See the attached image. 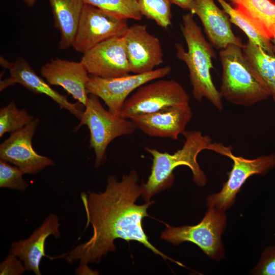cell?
Instances as JSON below:
<instances>
[{
	"label": "cell",
	"instance_id": "cell-1",
	"mask_svg": "<svg viewBox=\"0 0 275 275\" xmlns=\"http://www.w3.org/2000/svg\"><path fill=\"white\" fill-rule=\"evenodd\" d=\"M137 172L124 175L121 181L115 176H109L103 192H82L80 198L87 217V228L92 226L93 234L84 243L61 255L69 263L79 264L98 263L102 257L116 249L114 241L120 238L128 242L136 241L154 254L184 266L167 256L149 241L143 227L142 221L149 216L147 210L154 203L148 201L142 205L135 203L142 196V184H139Z\"/></svg>",
	"mask_w": 275,
	"mask_h": 275
},
{
	"label": "cell",
	"instance_id": "cell-2",
	"mask_svg": "<svg viewBox=\"0 0 275 275\" xmlns=\"http://www.w3.org/2000/svg\"><path fill=\"white\" fill-rule=\"evenodd\" d=\"M183 135L185 138L183 147L173 154L145 148L152 156L151 174L147 182L142 184V196L146 202L156 194L172 186L174 181L173 171L180 166H187L190 169L196 184L204 186L207 179L197 161L198 154L203 150H209L227 156L232 151L231 147L212 143L208 135H203L200 131L185 130Z\"/></svg>",
	"mask_w": 275,
	"mask_h": 275
},
{
	"label": "cell",
	"instance_id": "cell-3",
	"mask_svg": "<svg viewBox=\"0 0 275 275\" xmlns=\"http://www.w3.org/2000/svg\"><path fill=\"white\" fill-rule=\"evenodd\" d=\"M180 28L187 50L182 44L176 43V56L188 68L194 98L200 102L205 98L218 111L222 110V97L212 81L210 73L213 67L212 59L215 58L212 46L205 38L191 13L183 16Z\"/></svg>",
	"mask_w": 275,
	"mask_h": 275
},
{
	"label": "cell",
	"instance_id": "cell-4",
	"mask_svg": "<svg viewBox=\"0 0 275 275\" xmlns=\"http://www.w3.org/2000/svg\"><path fill=\"white\" fill-rule=\"evenodd\" d=\"M222 66L220 94L227 101L252 106L271 94L239 45L229 44L219 53Z\"/></svg>",
	"mask_w": 275,
	"mask_h": 275
},
{
	"label": "cell",
	"instance_id": "cell-5",
	"mask_svg": "<svg viewBox=\"0 0 275 275\" xmlns=\"http://www.w3.org/2000/svg\"><path fill=\"white\" fill-rule=\"evenodd\" d=\"M78 125H86L90 131V146L95 153V168L100 167L106 159V151L115 139L134 133L136 127L130 119H126L105 109L99 98L89 94Z\"/></svg>",
	"mask_w": 275,
	"mask_h": 275
},
{
	"label": "cell",
	"instance_id": "cell-6",
	"mask_svg": "<svg viewBox=\"0 0 275 275\" xmlns=\"http://www.w3.org/2000/svg\"><path fill=\"white\" fill-rule=\"evenodd\" d=\"M202 221L194 226L173 227L165 224L161 239L177 245L185 242L197 245L208 257L216 261L225 257L222 235L227 225L224 211L208 206Z\"/></svg>",
	"mask_w": 275,
	"mask_h": 275
},
{
	"label": "cell",
	"instance_id": "cell-7",
	"mask_svg": "<svg viewBox=\"0 0 275 275\" xmlns=\"http://www.w3.org/2000/svg\"><path fill=\"white\" fill-rule=\"evenodd\" d=\"M189 97L174 80H158L145 84L125 102L120 116L126 119L150 114L165 107L189 103Z\"/></svg>",
	"mask_w": 275,
	"mask_h": 275
},
{
	"label": "cell",
	"instance_id": "cell-8",
	"mask_svg": "<svg viewBox=\"0 0 275 275\" xmlns=\"http://www.w3.org/2000/svg\"><path fill=\"white\" fill-rule=\"evenodd\" d=\"M171 71V67L166 66L147 73L113 78L90 75L87 91L88 94L101 98L111 113L120 116L127 97L132 91L151 81L164 77Z\"/></svg>",
	"mask_w": 275,
	"mask_h": 275
},
{
	"label": "cell",
	"instance_id": "cell-9",
	"mask_svg": "<svg viewBox=\"0 0 275 275\" xmlns=\"http://www.w3.org/2000/svg\"><path fill=\"white\" fill-rule=\"evenodd\" d=\"M128 28L127 19L85 4L72 47L83 54L103 41L123 36Z\"/></svg>",
	"mask_w": 275,
	"mask_h": 275
},
{
	"label": "cell",
	"instance_id": "cell-10",
	"mask_svg": "<svg viewBox=\"0 0 275 275\" xmlns=\"http://www.w3.org/2000/svg\"><path fill=\"white\" fill-rule=\"evenodd\" d=\"M227 157L233 162L228 174V180L219 192L206 198L207 206H212L224 212L234 204L237 193L250 177L264 175L275 168L274 153L248 159L235 156L231 152Z\"/></svg>",
	"mask_w": 275,
	"mask_h": 275
},
{
	"label": "cell",
	"instance_id": "cell-11",
	"mask_svg": "<svg viewBox=\"0 0 275 275\" xmlns=\"http://www.w3.org/2000/svg\"><path fill=\"white\" fill-rule=\"evenodd\" d=\"M40 120L36 118L22 129L11 133L0 144V159L19 168L24 174L35 175L46 167L54 166L51 158L37 153L32 139Z\"/></svg>",
	"mask_w": 275,
	"mask_h": 275
},
{
	"label": "cell",
	"instance_id": "cell-12",
	"mask_svg": "<svg viewBox=\"0 0 275 275\" xmlns=\"http://www.w3.org/2000/svg\"><path fill=\"white\" fill-rule=\"evenodd\" d=\"M80 61L90 75L103 78L120 77L131 72L123 36L102 41L83 54Z\"/></svg>",
	"mask_w": 275,
	"mask_h": 275
},
{
	"label": "cell",
	"instance_id": "cell-13",
	"mask_svg": "<svg viewBox=\"0 0 275 275\" xmlns=\"http://www.w3.org/2000/svg\"><path fill=\"white\" fill-rule=\"evenodd\" d=\"M1 67L9 70L10 76L0 82L2 91L13 85L18 84L35 94H45L51 98L60 107L65 109L80 120L83 111L77 103L70 102L66 95H62L51 88L50 85L39 76L29 63L22 57L10 62L0 57Z\"/></svg>",
	"mask_w": 275,
	"mask_h": 275
},
{
	"label": "cell",
	"instance_id": "cell-14",
	"mask_svg": "<svg viewBox=\"0 0 275 275\" xmlns=\"http://www.w3.org/2000/svg\"><path fill=\"white\" fill-rule=\"evenodd\" d=\"M123 37L131 72L147 73L163 63L160 41L148 31L147 25L134 24L128 26Z\"/></svg>",
	"mask_w": 275,
	"mask_h": 275
},
{
	"label": "cell",
	"instance_id": "cell-15",
	"mask_svg": "<svg viewBox=\"0 0 275 275\" xmlns=\"http://www.w3.org/2000/svg\"><path fill=\"white\" fill-rule=\"evenodd\" d=\"M193 117L189 103L172 105L130 119L144 133L175 140L183 134Z\"/></svg>",
	"mask_w": 275,
	"mask_h": 275
},
{
	"label": "cell",
	"instance_id": "cell-16",
	"mask_svg": "<svg viewBox=\"0 0 275 275\" xmlns=\"http://www.w3.org/2000/svg\"><path fill=\"white\" fill-rule=\"evenodd\" d=\"M40 73L48 84L62 87L85 106L89 95L86 87L90 74L81 61L52 59L41 67Z\"/></svg>",
	"mask_w": 275,
	"mask_h": 275
},
{
	"label": "cell",
	"instance_id": "cell-17",
	"mask_svg": "<svg viewBox=\"0 0 275 275\" xmlns=\"http://www.w3.org/2000/svg\"><path fill=\"white\" fill-rule=\"evenodd\" d=\"M189 10L200 19L211 43L218 49L229 44L242 48L244 44L233 32L229 17L215 5L214 0H192Z\"/></svg>",
	"mask_w": 275,
	"mask_h": 275
},
{
	"label": "cell",
	"instance_id": "cell-18",
	"mask_svg": "<svg viewBox=\"0 0 275 275\" xmlns=\"http://www.w3.org/2000/svg\"><path fill=\"white\" fill-rule=\"evenodd\" d=\"M60 226L58 216L50 214L29 238L14 242L9 254L19 258L23 262L26 270L32 271L36 275H41V260L43 257H48L45 253V241L50 235L56 238L60 236Z\"/></svg>",
	"mask_w": 275,
	"mask_h": 275
},
{
	"label": "cell",
	"instance_id": "cell-19",
	"mask_svg": "<svg viewBox=\"0 0 275 275\" xmlns=\"http://www.w3.org/2000/svg\"><path fill=\"white\" fill-rule=\"evenodd\" d=\"M54 26L59 30V48L66 49L72 45L84 6L82 0H48Z\"/></svg>",
	"mask_w": 275,
	"mask_h": 275
},
{
	"label": "cell",
	"instance_id": "cell-20",
	"mask_svg": "<svg viewBox=\"0 0 275 275\" xmlns=\"http://www.w3.org/2000/svg\"><path fill=\"white\" fill-rule=\"evenodd\" d=\"M265 38L275 37L274 0H229Z\"/></svg>",
	"mask_w": 275,
	"mask_h": 275
},
{
	"label": "cell",
	"instance_id": "cell-21",
	"mask_svg": "<svg viewBox=\"0 0 275 275\" xmlns=\"http://www.w3.org/2000/svg\"><path fill=\"white\" fill-rule=\"evenodd\" d=\"M243 52L268 89L275 102V56L270 54L248 39Z\"/></svg>",
	"mask_w": 275,
	"mask_h": 275
},
{
	"label": "cell",
	"instance_id": "cell-22",
	"mask_svg": "<svg viewBox=\"0 0 275 275\" xmlns=\"http://www.w3.org/2000/svg\"><path fill=\"white\" fill-rule=\"evenodd\" d=\"M223 10L228 14L231 22L238 26L248 37V39L270 54H274V49L270 40L264 37L246 17L241 14L225 0H217Z\"/></svg>",
	"mask_w": 275,
	"mask_h": 275
},
{
	"label": "cell",
	"instance_id": "cell-23",
	"mask_svg": "<svg viewBox=\"0 0 275 275\" xmlns=\"http://www.w3.org/2000/svg\"><path fill=\"white\" fill-rule=\"evenodd\" d=\"M116 17L141 20L143 18L137 0H82Z\"/></svg>",
	"mask_w": 275,
	"mask_h": 275
},
{
	"label": "cell",
	"instance_id": "cell-24",
	"mask_svg": "<svg viewBox=\"0 0 275 275\" xmlns=\"http://www.w3.org/2000/svg\"><path fill=\"white\" fill-rule=\"evenodd\" d=\"M34 119L25 109H18L15 102L11 101L0 109V137L22 129Z\"/></svg>",
	"mask_w": 275,
	"mask_h": 275
},
{
	"label": "cell",
	"instance_id": "cell-25",
	"mask_svg": "<svg viewBox=\"0 0 275 275\" xmlns=\"http://www.w3.org/2000/svg\"><path fill=\"white\" fill-rule=\"evenodd\" d=\"M140 12L148 19L154 21L163 29L172 24L171 5L170 0H137Z\"/></svg>",
	"mask_w": 275,
	"mask_h": 275
},
{
	"label": "cell",
	"instance_id": "cell-26",
	"mask_svg": "<svg viewBox=\"0 0 275 275\" xmlns=\"http://www.w3.org/2000/svg\"><path fill=\"white\" fill-rule=\"evenodd\" d=\"M24 173L18 167L0 159V187L24 192L28 183L23 178Z\"/></svg>",
	"mask_w": 275,
	"mask_h": 275
},
{
	"label": "cell",
	"instance_id": "cell-27",
	"mask_svg": "<svg viewBox=\"0 0 275 275\" xmlns=\"http://www.w3.org/2000/svg\"><path fill=\"white\" fill-rule=\"evenodd\" d=\"M251 273L255 275H275V245L266 248L260 259L252 269Z\"/></svg>",
	"mask_w": 275,
	"mask_h": 275
},
{
	"label": "cell",
	"instance_id": "cell-28",
	"mask_svg": "<svg viewBox=\"0 0 275 275\" xmlns=\"http://www.w3.org/2000/svg\"><path fill=\"white\" fill-rule=\"evenodd\" d=\"M17 257L9 254L0 264L1 275H20L26 270L21 260Z\"/></svg>",
	"mask_w": 275,
	"mask_h": 275
},
{
	"label": "cell",
	"instance_id": "cell-29",
	"mask_svg": "<svg viewBox=\"0 0 275 275\" xmlns=\"http://www.w3.org/2000/svg\"><path fill=\"white\" fill-rule=\"evenodd\" d=\"M75 272L77 274H98L96 273V271H93L88 265L86 264H79V266L75 269Z\"/></svg>",
	"mask_w": 275,
	"mask_h": 275
},
{
	"label": "cell",
	"instance_id": "cell-30",
	"mask_svg": "<svg viewBox=\"0 0 275 275\" xmlns=\"http://www.w3.org/2000/svg\"><path fill=\"white\" fill-rule=\"evenodd\" d=\"M172 4H174L181 8L189 10L192 0H170Z\"/></svg>",
	"mask_w": 275,
	"mask_h": 275
},
{
	"label": "cell",
	"instance_id": "cell-31",
	"mask_svg": "<svg viewBox=\"0 0 275 275\" xmlns=\"http://www.w3.org/2000/svg\"><path fill=\"white\" fill-rule=\"evenodd\" d=\"M28 7H32L35 3L36 0H22Z\"/></svg>",
	"mask_w": 275,
	"mask_h": 275
},
{
	"label": "cell",
	"instance_id": "cell-32",
	"mask_svg": "<svg viewBox=\"0 0 275 275\" xmlns=\"http://www.w3.org/2000/svg\"><path fill=\"white\" fill-rule=\"evenodd\" d=\"M271 41L273 44V47H274V51H275V37H274L273 38H272V39L271 40Z\"/></svg>",
	"mask_w": 275,
	"mask_h": 275
}]
</instances>
